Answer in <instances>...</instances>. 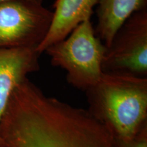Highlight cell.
I'll return each mask as SVG.
<instances>
[{
  "label": "cell",
  "mask_w": 147,
  "mask_h": 147,
  "mask_svg": "<svg viewBox=\"0 0 147 147\" xmlns=\"http://www.w3.org/2000/svg\"><path fill=\"white\" fill-rule=\"evenodd\" d=\"M86 92L88 110L113 139L130 140L147 126V78L103 73Z\"/></svg>",
  "instance_id": "6da1fadb"
},
{
  "label": "cell",
  "mask_w": 147,
  "mask_h": 147,
  "mask_svg": "<svg viewBox=\"0 0 147 147\" xmlns=\"http://www.w3.org/2000/svg\"><path fill=\"white\" fill-rule=\"evenodd\" d=\"M106 49L95 34L91 18H87L44 53L50 57L53 65L66 71L68 83L86 91L104 73L102 65Z\"/></svg>",
  "instance_id": "7a4b0ae2"
},
{
  "label": "cell",
  "mask_w": 147,
  "mask_h": 147,
  "mask_svg": "<svg viewBox=\"0 0 147 147\" xmlns=\"http://www.w3.org/2000/svg\"><path fill=\"white\" fill-rule=\"evenodd\" d=\"M102 67L104 73L147 78V9L134 13L116 32Z\"/></svg>",
  "instance_id": "3957f363"
},
{
  "label": "cell",
  "mask_w": 147,
  "mask_h": 147,
  "mask_svg": "<svg viewBox=\"0 0 147 147\" xmlns=\"http://www.w3.org/2000/svg\"><path fill=\"white\" fill-rule=\"evenodd\" d=\"M53 12L43 5L15 1L0 3V49L38 48L47 36Z\"/></svg>",
  "instance_id": "277c9868"
},
{
  "label": "cell",
  "mask_w": 147,
  "mask_h": 147,
  "mask_svg": "<svg viewBox=\"0 0 147 147\" xmlns=\"http://www.w3.org/2000/svg\"><path fill=\"white\" fill-rule=\"evenodd\" d=\"M40 55L33 48L0 49V121L15 88L39 70Z\"/></svg>",
  "instance_id": "5b68a950"
},
{
  "label": "cell",
  "mask_w": 147,
  "mask_h": 147,
  "mask_svg": "<svg viewBox=\"0 0 147 147\" xmlns=\"http://www.w3.org/2000/svg\"><path fill=\"white\" fill-rule=\"evenodd\" d=\"M99 0H55L50 29L37 48L40 55L51 45L64 39L84 20L91 18Z\"/></svg>",
  "instance_id": "8992f818"
},
{
  "label": "cell",
  "mask_w": 147,
  "mask_h": 147,
  "mask_svg": "<svg viewBox=\"0 0 147 147\" xmlns=\"http://www.w3.org/2000/svg\"><path fill=\"white\" fill-rule=\"evenodd\" d=\"M96 9L97 38L106 48L116 32L130 16L147 9V0H99Z\"/></svg>",
  "instance_id": "52a82bcc"
},
{
  "label": "cell",
  "mask_w": 147,
  "mask_h": 147,
  "mask_svg": "<svg viewBox=\"0 0 147 147\" xmlns=\"http://www.w3.org/2000/svg\"><path fill=\"white\" fill-rule=\"evenodd\" d=\"M113 147H147V126L128 141L113 139Z\"/></svg>",
  "instance_id": "ba28073f"
},
{
  "label": "cell",
  "mask_w": 147,
  "mask_h": 147,
  "mask_svg": "<svg viewBox=\"0 0 147 147\" xmlns=\"http://www.w3.org/2000/svg\"><path fill=\"white\" fill-rule=\"evenodd\" d=\"M29 1V2H34L42 4L44 0H0V3L9 2V1Z\"/></svg>",
  "instance_id": "9c48e42d"
},
{
  "label": "cell",
  "mask_w": 147,
  "mask_h": 147,
  "mask_svg": "<svg viewBox=\"0 0 147 147\" xmlns=\"http://www.w3.org/2000/svg\"><path fill=\"white\" fill-rule=\"evenodd\" d=\"M0 147H6V146H5L2 142H1V143H0Z\"/></svg>",
  "instance_id": "30bf717a"
}]
</instances>
